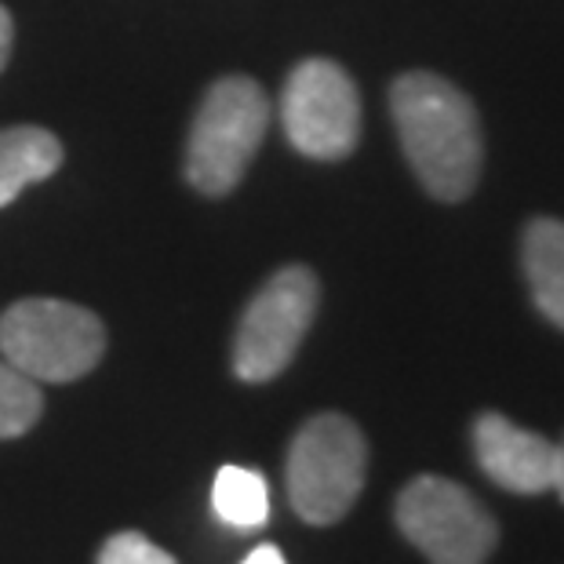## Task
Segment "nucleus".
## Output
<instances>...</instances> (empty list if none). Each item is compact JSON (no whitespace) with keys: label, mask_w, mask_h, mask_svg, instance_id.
<instances>
[{"label":"nucleus","mask_w":564,"mask_h":564,"mask_svg":"<svg viewBox=\"0 0 564 564\" xmlns=\"http://www.w3.org/2000/svg\"><path fill=\"white\" fill-rule=\"evenodd\" d=\"M390 110L404 158L426 194L444 204L470 197L485 164L474 102L437 74H404L393 80Z\"/></svg>","instance_id":"1"},{"label":"nucleus","mask_w":564,"mask_h":564,"mask_svg":"<svg viewBox=\"0 0 564 564\" xmlns=\"http://www.w3.org/2000/svg\"><path fill=\"white\" fill-rule=\"evenodd\" d=\"M270 124V99L251 77H223L204 95L186 142V178L208 197L241 183Z\"/></svg>","instance_id":"2"},{"label":"nucleus","mask_w":564,"mask_h":564,"mask_svg":"<svg viewBox=\"0 0 564 564\" xmlns=\"http://www.w3.org/2000/svg\"><path fill=\"white\" fill-rule=\"evenodd\" d=\"M368 474L365 434L339 412L314 415L288 448V499L306 524H335L354 510Z\"/></svg>","instance_id":"3"},{"label":"nucleus","mask_w":564,"mask_h":564,"mask_svg":"<svg viewBox=\"0 0 564 564\" xmlns=\"http://www.w3.org/2000/svg\"><path fill=\"white\" fill-rule=\"evenodd\" d=\"M0 354L33 382H74L102 361L106 328L63 299H22L0 317Z\"/></svg>","instance_id":"4"},{"label":"nucleus","mask_w":564,"mask_h":564,"mask_svg":"<svg viewBox=\"0 0 564 564\" xmlns=\"http://www.w3.org/2000/svg\"><path fill=\"white\" fill-rule=\"evenodd\" d=\"M398 528L430 564H485L499 546V524L477 496L448 477L423 474L398 496Z\"/></svg>","instance_id":"5"},{"label":"nucleus","mask_w":564,"mask_h":564,"mask_svg":"<svg viewBox=\"0 0 564 564\" xmlns=\"http://www.w3.org/2000/svg\"><path fill=\"white\" fill-rule=\"evenodd\" d=\"M321 306L314 270L284 267L248 303L234 339V371L245 382H270L295 361Z\"/></svg>","instance_id":"6"},{"label":"nucleus","mask_w":564,"mask_h":564,"mask_svg":"<svg viewBox=\"0 0 564 564\" xmlns=\"http://www.w3.org/2000/svg\"><path fill=\"white\" fill-rule=\"evenodd\" d=\"M281 121L288 142L314 161H339L361 139V95L332 58H306L284 80Z\"/></svg>","instance_id":"7"},{"label":"nucleus","mask_w":564,"mask_h":564,"mask_svg":"<svg viewBox=\"0 0 564 564\" xmlns=\"http://www.w3.org/2000/svg\"><path fill=\"white\" fill-rule=\"evenodd\" d=\"M474 455L481 470L513 496H543L554 488L557 444L535 430L510 423L507 415L485 412L474 423Z\"/></svg>","instance_id":"8"},{"label":"nucleus","mask_w":564,"mask_h":564,"mask_svg":"<svg viewBox=\"0 0 564 564\" xmlns=\"http://www.w3.org/2000/svg\"><path fill=\"white\" fill-rule=\"evenodd\" d=\"M521 267L532 299L550 324L564 328V223L532 219L521 237Z\"/></svg>","instance_id":"9"},{"label":"nucleus","mask_w":564,"mask_h":564,"mask_svg":"<svg viewBox=\"0 0 564 564\" xmlns=\"http://www.w3.org/2000/svg\"><path fill=\"white\" fill-rule=\"evenodd\" d=\"M63 164V142L52 131L22 124L0 131V208H8L22 189L44 183Z\"/></svg>","instance_id":"10"},{"label":"nucleus","mask_w":564,"mask_h":564,"mask_svg":"<svg viewBox=\"0 0 564 564\" xmlns=\"http://www.w3.org/2000/svg\"><path fill=\"white\" fill-rule=\"evenodd\" d=\"M212 507L223 524L251 532L270 518V488L262 474L248 470V466H223L212 485Z\"/></svg>","instance_id":"11"},{"label":"nucleus","mask_w":564,"mask_h":564,"mask_svg":"<svg viewBox=\"0 0 564 564\" xmlns=\"http://www.w3.org/2000/svg\"><path fill=\"white\" fill-rule=\"evenodd\" d=\"M44 412L41 387L30 376H22L15 365L0 361V441L22 437L37 426Z\"/></svg>","instance_id":"12"},{"label":"nucleus","mask_w":564,"mask_h":564,"mask_svg":"<svg viewBox=\"0 0 564 564\" xmlns=\"http://www.w3.org/2000/svg\"><path fill=\"white\" fill-rule=\"evenodd\" d=\"M99 564H175V557L142 532H117L99 550Z\"/></svg>","instance_id":"13"},{"label":"nucleus","mask_w":564,"mask_h":564,"mask_svg":"<svg viewBox=\"0 0 564 564\" xmlns=\"http://www.w3.org/2000/svg\"><path fill=\"white\" fill-rule=\"evenodd\" d=\"M241 564H288V561H284V554L273 543H262V546L251 550V554Z\"/></svg>","instance_id":"14"},{"label":"nucleus","mask_w":564,"mask_h":564,"mask_svg":"<svg viewBox=\"0 0 564 564\" xmlns=\"http://www.w3.org/2000/svg\"><path fill=\"white\" fill-rule=\"evenodd\" d=\"M11 37H15V30H11V15H8V8H0V69L8 66V55H11Z\"/></svg>","instance_id":"15"},{"label":"nucleus","mask_w":564,"mask_h":564,"mask_svg":"<svg viewBox=\"0 0 564 564\" xmlns=\"http://www.w3.org/2000/svg\"><path fill=\"white\" fill-rule=\"evenodd\" d=\"M554 491L564 499V441L557 444V463H554Z\"/></svg>","instance_id":"16"}]
</instances>
